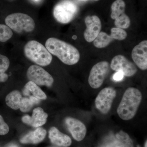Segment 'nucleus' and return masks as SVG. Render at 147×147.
<instances>
[{
    "label": "nucleus",
    "instance_id": "f03ea898",
    "mask_svg": "<svg viewBox=\"0 0 147 147\" xmlns=\"http://www.w3.org/2000/svg\"><path fill=\"white\" fill-rule=\"evenodd\" d=\"M142 99V92L136 88H129L125 92L117 113L121 119L128 121L134 118Z\"/></svg>",
    "mask_w": 147,
    "mask_h": 147
},
{
    "label": "nucleus",
    "instance_id": "20e7f679",
    "mask_svg": "<svg viewBox=\"0 0 147 147\" xmlns=\"http://www.w3.org/2000/svg\"><path fill=\"white\" fill-rule=\"evenodd\" d=\"M5 23L7 26L18 33L32 32L35 27L33 18L24 13H13L8 15L5 18Z\"/></svg>",
    "mask_w": 147,
    "mask_h": 147
},
{
    "label": "nucleus",
    "instance_id": "a211bd4d",
    "mask_svg": "<svg viewBox=\"0 0 147 147\" xmlns=\"http://www.w3.org/2000/svg\"><path fill=\"white\" fill-rule=\"evenodd\" d=\"M25 88L27 91L31 92L34 97L38 99L45 100L47 98V96L45 92L33 82L30 81L26 84Z\"/></svg>",
    "mask_w": 147,
    "mask_h": 147
},
{
    "label": "nucleus",
    "instance_id": "c85d7f7f",
    "mask_svg": "<svg viewBox=\"0 0 147 147\" xmlns=\"http://www.w3.org/2000/svg\"><path fill=\"white\" fill-rule=\"evenodd\" d=\"M74 39H76V38H77V36H76L74 35L73 37H72Z\"/></svg>",
    "mask_w": 147,
    "mask_h": 147
},
{
    "label": "nucleus",
    "instance_id": "423d86ee",
    "mask_svg": "<svg viewBox=\"0 0 147 147\" xmlns=\"http://www.w3.org/2000/svg\"><path fill=\"white\" fill-rule=\"evenodd\" d=\"M110 65L106 61L99 62L92 67L88 77L89 84L93 89H98L102 86L109 72Z\"/></svg>",
    "mask_w": 147,
    "mask_h": 147
},
{
    "label": "nucleus",
    "instance_id": "2f4dec72",
    "mask_svg": "<svg viewBox=\"0 0 147 147\" xmlns=\"http://www.w3.org/2000/svg\"><path fill=\"white\" fill-rule=\"evenodd\" d=\"M94 1H99V0H94Z\"/></svg>",
    "mask_w": 147,
    "mask_h": 147
},
{
    "label": "nucleus",
    "instance_id": "0eeeda50",
    "mask_svg": "<svg viewBox=\"0 0 147 147\" xmlns=\"http://www.w3.org/2000/svg\"><path fill=\"white\" fill-rule=\"evenodd\" d=\"M27 76L30 81L38 86L50 87L54 83L53 76L40 66H30L27 70Z\"/></svg>",
    "mask_w": 147,
    "mask_h": 147
},
{
    "label": "nucleus",
    "instance_id": "393cba45",
    "mask_svg": "<svg viewBox=\"0 0 147 147\" xmlns=\"http://www.w3.org/2000/svg\"><path fill=\"white\" fill-rule=\"evenodd\" d=\"M110 36L113 39L122 40L126 38L127 33L123 29L114 28L111 29Z\"/></svg>",
    "mask_w": 147,
    "mask_h": 147
},
{
    "label": "nucleus",
    "instance_id": "412c9836",
    "mask_svg": "<svg viewBox=\"0 0 147 147\" xmlns=\"http://www.w3.org/2000/svg\"><path fill=\"white\" fill-rule=\"evenodd\" d=\"M40 100L34 96L29 98H22L20 103V109L23 113H27L31 110L35 104L39 103Z\"/></svg>",
    "mask_w": 147,
    "mask_h": 147
},
{
    "label": "nucleus",
    "instance_id": "473e14b6",
    "mask_svg": "<svg viewBox=\"0 0 147 147\" xmlns=\"http://www.w3.org/2000/svg\"><path fill=\"white\" fill-rule=\"evenodd\" d=\"M35 1H38V0H35Z\"/></svg>",
    "mask_w": 147,
    "mask_h": 147
},
{
    "label": "nucleus",
    "instance_id": "9d476101",
    "mask_svg": "<svg viewBox=\"0 0 147 147\" xmlns=\"http://www.w3.org/2000/svg\"><path fill=\"white\" fill-rule=\"evenodd\" d=\"M86 29L84 33V38L88 42L93 41L101 30V21L96 15L87 16L85 19Z\"/></svg>",
    "mask_w": 147,
    "mask_h": 147
},
{
    "label": "nucleus",
    "instance_id": "b1692460",
    "mask_svg": "<svg viewBox=\"0 0 147 147\" xmlns=\"http://www.w3.org/2000/svg\"><path fill=\"white\" fill-rule=\"evenodd\" d=\"M13 32L7 25L0 24V42H5L11 38Z\"/></svg>",
    "mask_w": 147,
    "mask_h": 147
},
{
    "label": "nucleus",
    "instance_id": "f3484780",
    "mask_svg": "<svg viewBox=\"0 0 147 147\" xmlns=\"http://www.w3.org/2000/svg\"><path fill=\"white\" fill-rule=\"evenodd\" d=\"M22 98V95L19 91H13L7 95L5 98L6 103L11 109L18 110L20 108Z\"/></svg>",
    "mask_w": 147,
    "mask_h": 147
},
{
    "label": "nucleus",
    "instance_id": "6e6552de",
    "mask_svg": "<svg viewBox=\"0 0 147 147\" xmlns=\"http://www.w3.org/2000/svg\"><path fill=\"white\" fill-rule=\"evenodd\" d=\"M116 95L117 92L114 88L110 87L104 88L99 92L96 98V108L102 114H108Z\"/></svg>",
    "mask_w": 147,
    "mask_h": 147
},
{
    "label": "nucleus",
    "instance_id": "4468645a",
    "mask_svg": "<svg viewBox=\"0 0 147 147\" xmlns=\"http://www.w3.org/2000/svg\"><path fill=\"white\" fill-rule=\"evenodd\" d=\"M48 115L42 108H37L33 110L32 116L28 115L22 117L24 123L34 127H38L45 124L47 121Z\"/></svg>",
    "mask_w": 147,
    "mask_h": 147
},
{
    "label": "nucleus",
    "instance_id": "1a4fd4ad",
    "mask_svg": "<svg viewBox=\"0 0 147 147\" xmlns=\"http://www.w3.org/2000/svg\"><path fill=\"white\" fill-rule=\"evenodd\" d=\"M110 67L114 71L121 72L124 76L127 77L134 76L137 71L135 65L121 55H117L113 58Z\"/></svg>",
    "mask_w": 147,
    "mask_h": 147
},
{
    "label": "nucleus",
    "instance_id": "aec40b11",
    "mask_svg": "<svg viewBox=\"0 0 147 147\" xmlns=\"http://www.w3.org/2000/svg\"><path fill=\"white\" fill-rule=\"evenodd\" d=\"M113 40L110 35L105 32H101L94 40L93 44L97 48H104L108 46Z\"/></svg>",
    "mask_w": 147,
    "mask_h": 147
},
{
    "label": "nucleus",
    "instance_id": "2eb2a0df",
    "mask_svg": "<svg viewBox=\"0 0 147 147\" xmlns=\"http://www.w3.org/2000/svg\"><path fill=\"white\" fill-rule=\"evenodd\" d=\"M49 137L53 144L59 147H68L71 144V138L55 127H51L49 130Z\"/></svg>",
    "mask_w": 147,
    "mask_h": 147
},
{
    "label": "nucleus",
    "instance_id": "4be33fe9",
    "mask_svg": "<svg viewBox=\"0 0 147 147\" xmlns=\"http://www.w3.org/2000/svg\"><path fill=\"white\" fill-rule=\"evenodd\" d=\"M10 65V61L7 57L0 55V82L7 81L8 76L5 71L8 69Z\"/></svg>",
    "mask_w": 147,
    "mask_h": 147
},
{
    "label": "nucleus",
    "instance_id": "9b49d317",
    "mask_svg": "<svg viewBox=\"0 0 147 147\" xmlns=\"http://www.w3.org/2000/svg\"><path fill=\"white\" fill-rule=\"evenodd\" d=\"M131 57L136 65L143 70L147 69V40L142 41L131 52Z\"/></svg>",
    "mask_w": 147,
    "mask_h": 147
},
{
    "label": "nucleus",
    "instance_id": "bb28decb",
    "mask_svg": "<svg viewBox=\"0 0 147 147\" xmlns=\"http://www.w3.org/2000/svg\"><path fill=\"white\" fill-rule=\"evenodd\" d=\"M124 75L120 71H117L114 76H113V79L116 81H120L122 80L123 79Z\"/></svg>",
    "mask_w": 147,
    "mask_h": 147
},
{
    "label": "nucleus",
    "instance_id": "ddd939ff",
    "mask_svg": "<svg viewBox=\"0 0 147 147\" xmlns=\"http://www.w3.org/2000/svg\"><path fill=\"white\" fill-rule=\"evenodd\" d=\"M105 147H134L133 142L128 134L122 130L113 134L107 139Z\"/></svg>",
    "mask_w": 147,
    "mask_h": 147
},
{
    "label": "nucleus",
    "instance_id": "c756f323",
    "mask_svg": "<svg viewBox=\"0 0 147 147\" xmlns=\"http://www.w3.org/2000/svg\"><path fill=\"white\" fill-rule=\"evenodd\" d=\"M147 141H146V142H145V144H144V147H147Z\"/></svg>",
    "mask_w": 147,
    "mask_h": 147
},
{
    "label": "nucleus",
    "instance_id": "6ab92c4d",
    "mask_svg": "<svg viewBox=\"0 0 147 147\" xmlns=\"http://www.w3.org/2000/svg\"><path fill=\"white\" fill-rule=\"evenodd\" d=\"M125 4L123 0H116L111 6V18L114 20L118 18L123 13H125Z\"/></svg>",
    "mask_w": 147,
    "mask_h": 147
},
{
    "label": "nucleus",
    "instance_id": "5701e85b",
    "mask_svg": "<svg viewBox=\"0 0 147 147\" xmlns=\"http://www.w3.org/2000/svg\"><path fill=\"white\" fill-rule=\"evenodd\" d=\"M115 24L117 28L123 29H127L130 26V19L125 13H124L118 18H116Z\"/></svg>",
    "mask_w": 147,
    "mask_h": 147
},
{
    "label": "nucleus",
    "instance_id": "dca6fc26",
    "mask_svg": "<svg viewBox=\"0 0 147 147\" xmlns=\"http://www.w3.org/2000/svg\"><path fill=\"white\" fill-rule=\"evenodd\" d=\"M46 131L42 127H39L34 131H30L20 139L22 144H37L43 141L46 136Z\"/></svg>",
    "mask_w": 147,
    "mask_h": 147
},
{
    "label": "nucleus",
    "instance_id": "39448f33",
    "mask_svg": "<svg viewBox=\"0 0 147 147\" xmlns=\"http://www.w3.org/2000/svg\"><path fill=\"white\" fill-rule=\"evenodd\" d=\"M78 11V7L72 1L63 0L55 6L53 16L59 23L68 24L76 16Z\"/></svg>",
    "mask_w": 147,
    "mask_h": 147
},
{
    "label": "nucleus",
    "instance_id": "a878e982",
    "mask_svg": "<svg viewBox=\"0 0 147 147\" xmlns=\"http://www.w3.org/2000/svg\"><path fill=\"white\" fill-rule=\"evenodd\" d=\"M9 131V127L0 115V135H5Z\"/></svg>",
    "mask_w": 147,
    "mask_h": 147
},
{
    "label": "nucleus",
    "instance_id": "f257e3e1",
    "mask_svg": "<svg viewBox=\"0 0 147 147\" xmlns=\"http://www.w3.org/2000/svg\"><path fill=\"white\" fill-rule=\"evenodd\" d=\"M45 47L50 54L57 57L65 64L73 65L80 59V53L77 48L58 38H48L45 42Z\"/></svg>",
    "mask_w": 147,
    "mask_h": 147
},
{
    "label": "nucleus",
    "instance_id": "f8f14e48",
    "mask_svg": "<svg viewBox=\"0 0 147 147\" xmlns=\"http://www.w3.org/2000/svg\"><path fill=\"white\" fill-rule=\"evenodd\" d=\"M66 124L74 139L78 142L82 141L86 137L87 129L81 121L68 117L65 119Z\"/></svg>",
    "mask_w": 147,
    "mask_h": 147
},
{
    "label": "nucleus",
    "instance_id": "7ed1b4c3",
    "mask_svg": "<svg viewBox=\"0 0 147 147\" xmlns=\"http://www.w3.org/2000/svg\"><path fill=\"white\" fill-rule=\"evenodd\" d=\"M25 56L33 62L42 66L51 63L52 55L45 46L36 40L29 41L24 48Z\"/></svg>",
    "mask_w": 147,
    "mask_h": 147
},
{
    "label": "nucleus",
    "instance_id": "7c9ffc66",
    "mask_svg": "<svg viewBox=\"0 0 147 147\" xmlns=\"http://www.w3.org/2000/svg\"><path fill=\"white\" fill-rule=\"evenodd\" d=\"M81 1H88V0H81Z\"/></svg>",
    "mask_w": 147,
    "mask_h": 147
},
{
    "label": "nucleus",
    "instance_id": "cd10ccee",
    "mask_svg": "<svg viewBox=\"0 0 147 147\" xmlns=\"http://www.w3.org/2000/svg\"><path fill=\"white\" fill-rule=\"evenodd\" d=\"M8 147H18V146H17L15 145L11 144Z\"/></svg>",
    "mask_w": 147,
    "mask_h": 147
}]
</instances>
